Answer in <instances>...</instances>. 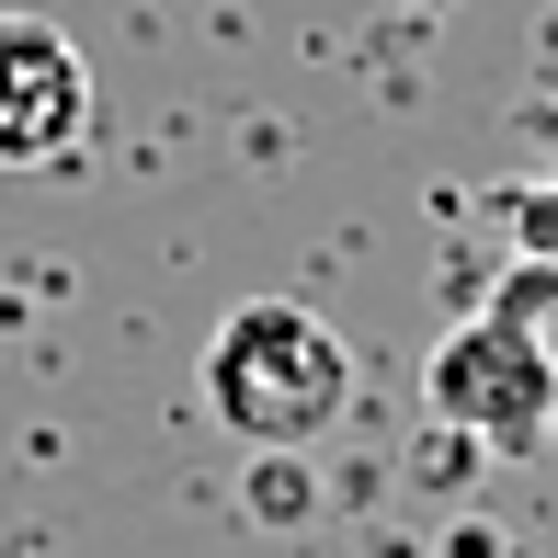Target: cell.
Instances as JSON below:
<instances>
[{"label": "cell", "instance_id": "cell-1", "mask_svg": "<svg viewBox=\"0 0 558 558\" xmlns=\"http://www.w3.org/2000/svg\"><path fill=\"white\" fill-rule=\"evenodd\" d=\"M206 411L251 456H296L353 411V353L296 296H240L217 319V342H206Z\"/></svg>", "mask_w": 558, "mask_h": 558}, {"label": "cell", "instance_id": "cell-2", "mask_svg": "<svg viewBox=\"0 0 558 558\" xmlns=\"http://www.w3.org/2000/svg\"><path fill=\"white\" fill-rule=\"evenodd\" d=\"M422 411H434V434L478 445V456H536L558 445V353L524 308H468L456 331L434 342V365H422Z\"/></svg>", "mask_w": 558, "mask_h": 558}, {"label": "cell", "instance_id": "cell-3", "mask_svg": "<svg viewBox=\"0 0 558 558\" xmlns=\"http://www.w3.org/2000/svg\"><path fill=\"white\" fill-rule=\"evenodd\" d=\"M92 137V69L46 12H0V171H58Z\"/></svg>", "mask_w": 558, "mask_h": 558}, {"label": "cell", "instance_id": "cell-4", "mask_svg": "<svg viewBox=\"0 0 558 558\" xmlns=\"http://www.w3.org/2000/svg\"><path fill=\"white\" fill-rule=\"evenodd\" d=\"M478 217H490L536 274H558V183H490V194H478Z\"/></svg>", "mask_w": 558, "mask_h": 558}, {"label": "cell", "instance_id": "cell-5", "mask_svg": "<svg viewBox=\"0 0 558 558\" xmlns=\"http://www.w3.org/2000/svg\"><path fill=\"white\" fill-rule=\"evenodd\" d=\"M524 137H547V148H558V104H524Z\"/></svg>", "mask_w": 558, "mask_h": 558}]
</instances>
